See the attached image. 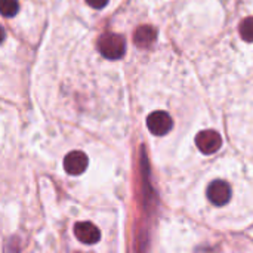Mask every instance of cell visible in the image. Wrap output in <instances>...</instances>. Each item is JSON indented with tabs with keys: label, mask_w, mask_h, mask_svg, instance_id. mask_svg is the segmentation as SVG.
<instances>
[{
	"label": "cell",
	"mask_w": 253,
	"mask_h": 253,
	"mask_svg": "<svg viewBox=\"0 0 253 253\" xmlns=\"http://www.w3.org/2000/svg\"><path fill=\"white\" fill-rule=\"evenodd\" d=\"M98 49L107 59H120L126 52V40L120 34H102L98 40Z\"/></svg>",
	"instance_id": "cell-1"
},
{
	"label": "cell",
	"mask_w": 253,
	"mask_h": 253,
	"mask_svg": "<svg viewBox=\"0 0 253 253\" xmlns=\"http://www.w3.org/2000/svg\"><path fill=\"white\" fill-rule=\"evenodd\" d=\"M147 126L150 132L156 136H163L169 133L173 127V120L166 111H154L147 119Z\"/></svg>",
	"instance_id": "cell-2"
},
{
	"label": "cell",
	"mask_w": 253,
	"mask_h": 253,
	"mask_svg": "<svg viewBox=\"0 0 253 253\" xmlns=\"http://www.w3.org/2000/svg\"><path fill=\"white\" fill-rule=\"evenodd\" d=\"M196 145L203 154H213L222 147V138L215 130H202L196 136Z\"/></svg>",
	"instance_id": "cell-3"
},
{
	"label": "cell",
	"mask_w": 253,
	"mask_h": 253,
	"mask_svg": "<svg viewBox=\"0 0 253 253\" xmlns=\"http://www.w3.org/2000/svg\"><path fill=\"white\" fill-rule=\"evenodd\" d=\"M208 199L215 206H225L231 199V187L225 181H213L208 187Z\"/></svg>",
	"instance_id": "cell-4"
},
{
	"label": "cell",
	"mask_w": 253,
	"mask_h": 253,
	"mask_svg": "<svg viewBox=\"0 0 253 253\" xmlns=\"http://www.w3.org/2000/svg\"><path fill=\"white\" fill-rule=\"evenodd\" d=\"M89 160L83 151H71L64 159V169L70 175H82L87 169Z\"/></svg>",
	"instance_id": "cell-5"
},
{
	"label": "cell",
	"mask_w": 253,
	"mask_h": 253,
	"mask_svg": "<svg viewBox=\"0 0 253 253\" xmlns=\"http://www.w3.org/2000/svg\"><path fill=\"white\" fill-rule=\"evenodd\" d=\"M76 239L84 245H95L101 240V231L92 222H77L74 227Z\"/></svg>",
	"instance_id": "cell-6"
},
{
	"label": "cell",
	"mask_w": 253,
	"mask_h": 253,
	"mask_svg": "<svg viewBox=\"0 0 253 253\" xmlns=\"http://www.w3.org/2000/svg\"><path fill=\"white\" fill-rule=\"evenodd\" d=\"M156 40V30L150 25H144V27H139L136 31H135V37H133V42L135 44H138L139 47H148L153 44V42Z\"/></svg>",
	"instance_id": "cell-7"
},
{
	"label": "cell",
	"mask_w": 253,
	"mask_h": 253,
	"mask_svg": "<svg viewBox=\"0 0 253 253\" xmlns=\"http://www.w3.org/2000/svg\"><path fill=\"white\" fill-rule=\"evenodd\" d=\"M0 9H1V15L6 18L15 16L19 10L18 0H0Z\"/></svg>",
	"instance_id": "cell-8"
},
{
	"label": "cell",
	"mask_w": 253,
	"mask_h": 253,
	"mask_svg": "<svg viewBox=\"0 0 253 253\" xmlns=\"http://www.w3.org/2000/svg\"><path fill=\"white\" fill-rule=\"evenodd\" d=\"M240 36L245 42L253 43V16L246 18L240 24Z\"/></svg>",
	"instance_id": "cell-9"
},
{
	"label": "cell",
	"mask_w": 253,
	"mask_h": 253,
	"mask_svg": "<svg viewBox=\"0 0 253 253\" xmlns=\"http://www.w3.org/2000/svg\"><path fill=\"white\" fill-rule=\"evenodd\" d=\"M86 1L93 9H102L108 4V0H86Z\"/></svg>",
	"instance_id": "cell-10"
}]
</instances>
